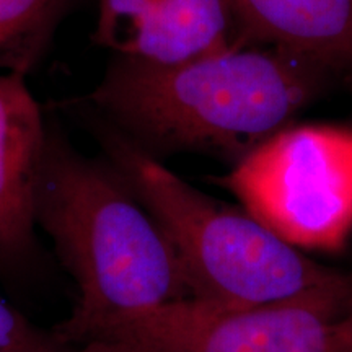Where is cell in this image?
<instances>
[{"label":"cell","instance_id":"cell-1","mask_svg":"<svg viewBox=\"0 0 352 352\" xmlns=\"http://www.w3.org/2000/svg\"><path fill=\"white\" fill-rule=\"evenodd\" d=\"M333 87L307 57L239 43L176 64L109 56L94 90L77 100L158 160L202 153L232 165Z\"/></svg>","mask_w":352,"mask_h":352},{"label":"cell","instance_id":"cell-2","mask_svg":"<svg viewBox=\"0 0 352 352\" xmlns=\"http://www.w3.org/2000/svg\"><path fill=\"white\" fill-rule=\"evenodd\" d=\"M34 223L72 276L77 302L52 329L60 344L108 334L124 321L189 300L173 246L107 157L77 151L47 120Z\"/></svg>","mask_w":352,"mask_h":352},{"label":"cell","instance_id":"cell-3","mask_svg":"<svg viewBox=\"0 0 352 352\" xmlns=\"http://www.w3.org/2000/svg\"><path fill=\"white\" fill-rule=\"evenodd\" d=\"M80 118L173 246L192 300L215 307L307 302L352 292V274L321 266L240 206L184 182L88 109L57 103Z\"/></svg>","mask_w":352,"mask_h":352},{"label":"cell","instance_id":"cell-4","mask_svg":"<svg viewBox=\"0 0 352 352\" xmlns=\"http://www.w3.org/2000/svg\"><path fill=\"white\" fill-rule=\"evenodd\" d=\"M215 183L300 252H338L352 235V126L290 122Z\"/></svg>","mask_w":352,"mask_h":352},{"label":"cell","instance_id":"cell-5","mask_svg":"<svg viewBox=\"0 0 352 352\" xmlns=\"http://www.w3.org/2000/svg\"><path fill=\"white\" fill-rule=\"evenodd\" d=\"M352 329V292L316 300L215 307L183 300L140 315L109 334L151 352H340Z\"/></svg>","mask_w":352,"mask_h":352},{"label":"cell","instance_id":"cell-6","mask_svg":"<svg viewBox=\"0 0 352 352\" xmlns=\"http://www.w3.org/2000/svg\"><path fill=\"white\" fill-rule=\"evenodd\" d=\"M91 41L109 56L152 64L253 43L232 0H96Z\"/></svg>","mask_w":352,"mask_h":352},{"label":"cell","instance_id":"cell-7","mask_svg":"<svg viewBox=\"0 0 352 352\" xmlns=\"http://www.w3.org/2000/svg\"><path fill=\"white\" fill-rule=\"evenodd\" d=\"M47 120L26 77L0 72V271L30 261L36 246L34 191Z\"/></svg>","mask_w":352,"mask_h":352},{"label":"cell","instance_id":"cell-8","mask_svg":"<svg viewBox=\"0 0 352 352\" xmlns=\"http://www.w3.org/2000/svg\"><path fill=\"white\" fill-rule=\"evenodd\" d=\"M246 38L307 57L352 90V0H232Z\"/></svg>","mask_w":352,"mask_h":352},{"label":"cell","instance_id":"cell-9","mask_svg":"<svg viewBox=\"0 0 352 352\" xmlns=\"http://www.w3.org/2000/svg\"><path fill=\"white\" fill-rule=\"evenodd\" d=\"M80 0H0V72L28 77Z\"/></svg>","mask_w":352,"mask_h":352},{"label":"cell","instance_id":"cell-10","mask_svg":"<svg viewBox=\"0 0 352 352\" xmlns=\"http://www.w3.org/2000/svg\"><path fill=\"white\" fill-rule=\"evenodd\" d=\"M56 342L0 296V352H39Z\"/></svg>","mask_w":352,"mask_h":352},{"label":"cell","instance_id":"cell-11","mask_svg":"<svg viewBox=\"0 0 352 352\" xmlns=\"http://www.w3.org/2000/svg\"><path fill=\"white\" fill-rule=\"evenodd\" d=\"M39 352H151L142 342L134 338L124 336V334H109V336L94 338L77 344H60L56 342L54 346Z\"/></svg>","mask_w":352,"mask_h":352},{"label":"cell","instance_id":"cell-12","mask_svg":"<svg viewBox=\"0 0 352 352\" xmlns=\"http://www.w3.org/2000/svg\"><path fill=\"white\" fill-rule=\"evenodd\" d=\"M340 352H352V329H351L349 336H347V338H346L344 344H342V346H341V349H340Z\"/></svg>","mask_w":352,"mask_h":352}]
</instances>
